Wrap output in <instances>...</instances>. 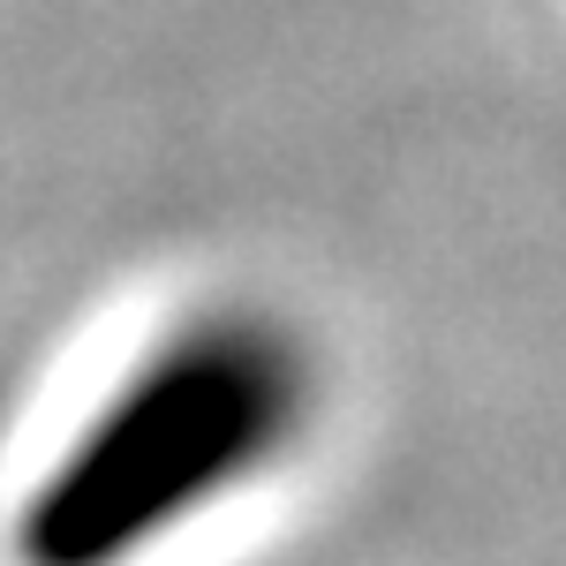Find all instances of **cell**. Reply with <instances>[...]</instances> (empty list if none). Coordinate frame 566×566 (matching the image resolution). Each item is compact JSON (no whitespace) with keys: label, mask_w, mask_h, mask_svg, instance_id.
Returning a JSON list of instances; mask_svg holds the SVG:
<instances>
[{"label":"cell","mask_w":566,"mask_h":566,"mask_svg":"<svg viewBox=\"0 0 566 566\" xmlns=\"http://www.w3.org/2000/svg\"><path fill=\"white\" fill-rule=\"evenodd\" d=\"M310 416L303 348L264 317L175 333L15 514V566H129L264 476Z\"/></svg>","instance_id":"1"}]
</instances>
